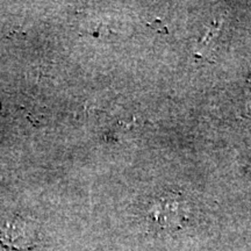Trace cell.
<instances>
[{
  "instance_id": "6da1fadb",
  "label": "cell",
  "mask_w": 251,
  "mask_h": 251,
  "mask_svg": "<svg viewBox=\"0 0 251 251\" xmlns=\"http://www.w3.org/2000/svg\"><path fill=\"white\" fill-rule=\"evenodd\" d=\"M37 244L35 225L28 220L15 216L0 224V247L8 250L27 251Z\"/></svg>"
},
{
  "instance_id": "7a4b0ae2",
  "label": "cell",
  "mask_w": 251,
  "mask_h": 251,
  "mask_svg": "<svg viewBox=\"0 0 251 251\" xmlns=\"http://www.w3.org/2000/svg\"><path fill=\"white\" fill-rule=\"evenodd\" d=\"M149 218L161 229L183 227L187 220V203L178 194H166L153 202Z\"/></svg>"
}]
</instances>
